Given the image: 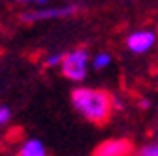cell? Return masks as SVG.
Listing matches in <instances>:
<instances>
[{
    "label": "cell",
    "instance_id": "obj_4",
    "mask_svg": "<svg viewBox=\"0 0 158 156\" xmlns=\"http://www.w3.org/2000/svg\"><path fill=\"white\" fill-rule=\"evenodd\" d=\"M154 43H156V34L152 30H137L126 38V47L135 55H143L151 51Z\"/></svg>",
    "mask_w": 158,
    "mask_h": 156
},
{
    "label": "cell",
    "instance_id": "obj_7",
    "mask_svg": "<svg viewBox=\"0 0 158 156\" xmlns=\"http://www.w3.org/2000/svg\"><path fill=\"white\" fill-rule=\"evenodd\" d=\"M111 64V55L109 53H98L94 58H92V66L94 70H104Z\"/></svg>",
    "mask_w": 158,
    "mask_h": 156
},
{
    "label": "cell",
    "instance_id": "obj_13",
    "mask_svg": "<svg viewBox=\"0 0 158 156\" xmlns=\"http://www.w3.org/2000/svg\"><path fill=\"white\" fill-rule=\"evenodd\" d=\"M23 2H30V0H23ZM32 2H38V4H45L47 0H32Z\"/></svg>",
    "mask_w": 158,
    "mask_h": 156
},
{
    "label": "cell",
    "instance_id": "obj_3",
    "mask_svg": "<svg viewBox=\"0 0 158 156\" xmlns=\"http://www.w3.org/2000/svg\"><path fill=\"white\" fill-rule=\"evenodd\" d=\"M77 11V6H60V8H45L38 11H27L21 15L25 23H34V21H45V19H58V17H70Z\"/></svg>",
    "mask_w": 158,
    "mask_h": 156
},
{
    "label": "cell",
    "instance_id": "obj_10",
    "mask_svg": "<svg viewBox=\"0 0 158 156\" xmlns=\"http://www.w3.org/2000/svg\"><path fill=\"white\" fill-rule=\"evenodd\" d=\"M10 119H11V111H10V107L0 105V126H4Z\"/></svg>",
    "mask_w": 158,
    "mask_h": 156
},
{
    "label": "cell",
    "instance_id": "obj_5",
    "mask_svg": "<svg viewBox=\"0 0 158 156\" xmlns=\"http://www.w3.org/2000/svg\"><path fill=\"white\" fill-rule=\"evenodd\" d=\"M132 143L128 139H107L102 141L92 152V156H130Z\"/></svg>",
    "mask_w": 158,
    "mask_h": 156
},
{
    "label": "cell",
    "instance_id": "obj_1",
    "mask_svg": "<svg viewBox=\"0 0 158 156\" xmlns=\"http://www.w3.org/2000/svg\"><path fill=\"white\" fill-rule=\"evenodd\" d=\"M72 105L89 122L94 124H106L113 111L111 94L100 88H87V87H79L72 92Z\"/></svg>",
    "mask_w": 158,
    "mask_h": 156
},
{
    "label": "cell",
    "instance_id": "obj_6",
    "mask_svg": "<svg viewBox=\"0 0 158 156\" xmlns=\"http://www.w3.org/2000/svg\"><path fill=\"white\" fill-rule=\"evenodd\" d=\"M19 156H47V150L40 139H27L19 149Z\"/></svg>",
    "mask_w": 158,
    "mask_h": 156
},
{
    "label": "cell",
    "instance_id": "obj_2",
    "mask_svg": "<svg viewBox=\"0 0 158 156\" xmlns=\"http://www.w3.org/2000/svg\"><path fill=\"white\" fill-rule=\"evenodd\" d=\"M62 75L70 81H83L87 75V66H89V51L87 49H75L64 55L62 60Z\"/></svg>",
    "mask_w": 158,
    "mask_h": 156
},
{
    "label": "cell",
    "instance_id": "obj_9",
    "mask_svg": "<svg viewBox=\"0 0 158 156\" xmlns=\"http://www.w3.org/2000/svg\"><path fill=\"white\" fill-rule=\"evenodd\" d=\"M62 60H64V55H62V53H55V55H51V56H47V58H45V68L60 66V64H62Z\"/></svg>",
    "mask_w": 158,
    "mask_h": 156
},
{
    "label": "cell",
    "instance_id": "obj_8",
    "mask_svg": "<svg viewBox=\"0 0 158 156\" xmlns=\"http://www.w3.org/2000/svg\"><path fill=\"white\" fill-rule=\"evenodd\" d=\"M137 156H158V141L156 143H149L145 147L139 149V152H137Z\"/></svg>",
    "mask_w": 158,
    "mask_h": 156
},
{
    "label": "cell",
    "instance_id": "obj_12",
    "mask_svg": "<svg viewBox=\"0 0 158 156\" xmlns=\"http://www.w3.org/2000/svg\"><path fill=\"white\" fill-rule=\"evenodd\" d=\"M139 104H141V107H143V109H147V107L151 105V102H149V100H141Z\"/></svg>",
    "mask_w": 158,
    "mask_h": 156
},
{
    "label": "cell",
    "instance_id": "obj_11",
    "mask_svg": "<svg viewBox=\"0 0 158 156\" xmlns=\"http://www.w3.org/2000/svg\"><path fill=\"white\" fill-rule=\"evenodd\" d=\"M111 102H113V109H121L123 107V100H118L117 96H111Z\"/></svg>",
    "mask_w": 158,
    "mask_h": 156
}]
</instances>
